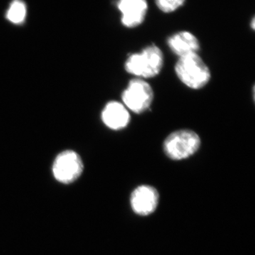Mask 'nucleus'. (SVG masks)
<instances>
[{
    "instance_id": "nucleus-2",
    "label": "nucleus",
    "mask_w": 255,
    "mask_h": 255,
    "mask_svg": "<svg viewBox=\"0 0 255 255\" xmlns=\"http://www.w3.org/2000/svg\"><path fill=\"white\" fill-rule=\"evenodd\" d=\"M175 72L180 81L193 90L205 87L211 78L209 67L198 53L179 58L176 63Z\"/></svg>"
},
{
    "instance_id": "nucleus-6",
    "label": "nucleus",
    "mask_w": 255,
    "mask_h": 255,
    "mask_svg": "<svg viewBox=\"0 0 255 255\" xmlns=\"http://www.w3.org/2000/svg\"><path fill=\"white\" fill-rule=\"evenodd\" d=\"M158 200V194L155 188L142 185L132 191L130 204L135 214L147 216L155 211Z\"/></svg>"
},
{
    "instance_id": "nucleus-1",
    "label": "nucleus",
    "mask_w": 255,
    "mask_h": 255,
    "mask_svg": "<svg viewBox=\"0 0 255 255\" xmlns=\"http://www.w3.org/2000/svg\"><path fill=\"white\" fill-rule=\"evenodd\" d=\"M163 64L162 50L155 45H151L140 53L130 55L126 60L125 70L140 79L152 78L159 75Z\"/></svg>"
},
{
    "instance_id": "nucleus-7",
    "label": "nucleus",
    "mask_w": 255,
    "mask_h": 255,
    "mask_svg": "<svg viewBox=\"0 0 255 255\" xmlns=\"http://www.w3.org/2000/svg\"><path fill=\"white\" fill-rule=\"evenodd\" d=\"M117 6L126 27H137L143 22L147 10L146 0H119Z\"/></svg>"
},
{
    "instance_id": "nucleus-9",
    "label": "nucleus",
    "mask_w": 255,
    "mask_h": 255,
    "mask_svg": "<svg viewBox=\"0 0 255 255\" xmlns=\"http://www.w3.org/2000/svg\"><path fill=\"white\" fill-rule=\"evenodd\" d=\"M170 50L179 58L185 55L198 53L200 43L194 34L188 31H180L172 35L167 40Z\"/></svg>"
},
{
    "instance_id": "nucleus-3",
    "label": "nucleus",
    "mask_w": 255,
    "mask_h": 255,
    "mask_svg": "<svg viewBox=\"0 0 255 255\" xmlns=\"http://www.w3.org/2000/svg\"><path fill=\"white\" fill-rule=\"evenodd\" d=\"M200 136L194 130L182 129L176 130L166 137L163 143L165 155L173 160L187 159L200 148Z\"/></svg>"
},
{
    "instance_id": "nucleus-12",
    "label": "nucleus",
    "mask_w": 255,
    "mask_h": 255,
    "mask_svg": "<svg viewBox=\"0 0 255 255\" xmlns=\"http://www.w3.org/2000/svg\"><path fill=\"white\" fill-rule=\"evenodd\" d=\"M252 28L253 29H255V18H253V21H252Z\"/></svg>"
},
{
    "instance_id": "nucleus-8",
    "label": "nucleus",
    "mask_w": 255,
    "mask_h": 255,
    "mask_svg": "<svg viewBox=\"0 0 255 255\" xmlns=\"http://www.w3.org/2000/svg\"><path fill=\"white\" fill-rule=\"evenodd\" d=\"M102 119L106 127L112 130H119L128 127L130 116L124 104L113 101L105 106L102 111Z\"/></svg>"
},
{
    "instance_id": "nucleus-4",
    "label": "nucleus",
    "mask_w": 255,
    "mask_h": 255,
    "mask_svg": "<svg viewBox=\"0 0 255 255\" xmlns=\"http://www.w3.org/2000/svg\"><path fill=\"white\" fill-rule=\"evenodd\" d=\"M124 105L135 114H142L150 108L154 99L150 85L142 79L130 80L122 95Z\"/></svg>"
},
{
    "instance_id": "nucleus-10",
    "label": "nucleus",
    "mask_w": 255,
    "mask_h": 255,
    "mask_svg": "<svg viewBox=\"0 0 255 255\" xmlns=\"http://www.w3.org/2000/svg\"><path fill=\"white\" fill-rule=\"evenodd\" d=\"M26 16V5L21 0H14L10 5L6 18L11 23H22L24 21Z\"/></svg>"
},
{
    "instance_id": "nucleus-11",
    "label": "nucleus",
    "mask_w": 255,
    "mask_h": 255,
    "mask_svg": "<svg viewBox=\"0 0 255 255\" xmlns=\"http://www.w3.org/2000/svg\"><path fill=\"white\" fill-rule=\"evenodd\" d=\"M184 1L185 0H156V4L161 11L170 13L182 6Z\"/></svg>"
},
{
    "instance_id": "nucleus-5",
    "label": "nucleus",
    "mask_w": 255,
    "mask_h": 255,
    "mask_svg": "<svg viewBox=\"0 0 255 255\" xmlns=\"http://www.w3.org/2000/svg\"><path fill=\"white\" fill-rule=\"evenodd\" d=\"M82 171L81 157L73 150L61 152L53 163V172L55 179L64 184L75 182L81 175Z\"/></svg>"
}]
</instances>
